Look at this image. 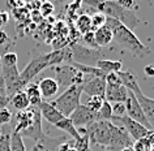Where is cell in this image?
Returning <instances> with one entry per match:
<instances>
[{"mask_svg":"<svg viewBox=\"0 0 154 151\" xmlns=\"http://www.w3.org/2000/svg\"><path fill=\"white\" fill-rule=\"evenodd\" d=\"M69 63L71 61V53L65 50H56V51L48 53H34L28 65L24 68V71L20 73V80L22 86H26L29 82H32L33 78L39 74L43 69L52 67V65Z\"/></svg>","mask_w":154,"mask_h":151,"instance_id":"6da1fadb","label":"cell"},{"mask_svg":"<svg viewBox=\"0 0 154 151\" xmlns=\"http://www.w3.org/2000/svg\"><path fill=\"white\" fill-rule=\"evenodd\" d=\"M82 4L89 7L93 12H101L107 17L115 18L132 32L141 22L132 9L123 8L115 0H82Z\"/></svg>","mask_w":154,"mask_h":151,"instance_id":"7a4b0ae2","label":"cell"},{"mask_svg":"<svg viewBox=\"0 0 154 151\" xmlns=\"http://www.w3.org/2000/svg\"><path fill=\"white\" fill-rule=\"evenodd\" d=\"M105 25L111 29L114 41L116 42L120 47L128 50L133 56L141 57L142 59V57H146L148 55H150V50L138 39L136 37V34H134L132 30H129L128 28H125L124 25H122L118 20L106 16Z\"/></svg>","mask_w":154,"mask_h":151,"instance_id":"3957f363","label":"cell"},{"mask_svg":"<svg viewBox=\"0 0 154 151\" xmlns=\"http://www.w3.org/2000/svg\"><path fill=\"white\" fill-rule=\"evenodd\" d=\"M17 60L18 59L16 52H7L4 56L0 57V63H2L0 77L4 81L9 98L16 92L24 90V86H22L20 80V72L17 69Z\"/></svg>","mask_w":154,"mask_h":151,"instance_id":"277c9868","label":"cell"},{"mask_svg":"<svg viewBox=\"0 0 154 151\" xmlns=\"http://www.w3.org/2000/svg\"><path fill=\"white\" fill-rule=\"evenodd\" d=\"M81 94H82V85H72V86L65 89L57 98L51 100L50 103H51L64 117H69L71 113L80 104Z\"/></svg>","mask_w":154,"mask_h":151,"instance_id":"5b68a950","label":"cell"},{"mask_svg":"<svg viewBox=\"0 0 154 151\" xmlns=\"http://www.w3.org/2000/svg\"><path fill=\"white\" fill-rule=\"evenodd\" d=\"M54 71L56 73L55 80L59 83V87H63L64 90L72 85H84L88 81L86 77L71 63L54 65Z\"/></svg>","mask_w":154,"mask_h":151,"instance_id":"8992f818","label":"cell"},{"mask_svg":"<svg viewBox=\"0 0 154 151\" xmlns=\"http://www.w3.org/2000/svg\"><path fill=\"white\" fill-rule=\"evenodd\" d=\"M111 129L112 122L106 120H98L85 126V131L89 138V142L103 147H109L111 141Z\"/></svg>","mask_w":154,"mask_h":151,"instance_id":"52a82bcc","label":"cell"},{"mask_svg":"<svg viewBox=\"0 0 154 151\" xmlns=\"http://www.w3.org/2000/svg\"><path fill=\"white\" fill-rule=\"evenodd\" d=\"M128 95V89L123 85L118 73L106 74L105 99L109 103H124Z\"/></svg>","mask_w":154,"mask_h":151,"instance_id":"ba28073f","label":"cell"},{"mask_svg":"<svg viewBox=\"0 0 154 151\" xmlns=\"http://www.w3.org/2000/svg\"><path fill=\"white\" fill-rule=\"evenodd\" d=\"M110 121L116 124V125H122L127 130V133L129 134V137L132 141H138V139H141V138H145L150 131L148 128H145L144 125H141L140 122L129 119L127 115L120 116V117H115V116H112Z\"/></svg>","mask_w":154,"mask_h":151,"instance_id":"9c48e42d","label":"cell"},{"mask_svg":"<svg viewBox=\"0 0 154 151\" xmlns=\"http://www.w3.org/2000/svg\"><path fill=\"white\" fill-rule=\"evenodd\" d=\"M124 106H125V115L128 116L129 119L134 120V121L140 122L141 125H144L145 128H148L149 130H152V126H150L149 121L146 120L144 112H142L140 104H138L136 96L133 95L132 91L128 90V95H127V99L124 102Z\"/></svg>","mask_w":154,"mask_h":151,"instance_id":"30bf717a","label":"cell"},{"mask_svg":"<svg viewBox=\"0 0 154 151\" xmlns=\"http://www.w3.org/2000/svg\"><path fill=\"white\" fill-rule=\"evenodd\" d=\"M69 119H71V121L73 122V125L76 128H85L89 124L99 120L97 112L88 110L85 107V104H79L76 110L71 113Z\"/></svg>","mask_w":154,"mask_h":151,"instance_id":"8fae6325","label":"cell"},{"mask_svg":"<svg viewBox=\"0 0 154 151\" xmlns=\"http://www.w3.org/2000/svg\"><path fill=\"white\" fill-rule=\"evenodd\" d=\"M69 53H71V61H75V63L95 67V63L98 61L97 51L94 48H86V47H81L79 44H75L72 46Z\"/></svg>","mask_w":154,"mask_h":151,"instance_id":"7c38bea8","label":"cell"},{"mask_svg":"<svg viewBox=\"0 0 154 151\" xmlns=\"http://www.w3.org/2000/svg\"><path fill=\"white\" fill-rule=\"evenodd\" d=\"M82 92L90 96H103L106 92V77H93L82 85Z\"/></svg>","mask_w":154,"mask_h":151,"instance_id":"4fadbf2b","label":"cell"},{"mask_svg":"<svg viewBox=\"0 0 154 151\" xmlns=\"http://www.w3.org/2000/svg\"><path fill=\"white\" fill-rule=\"evenodd\" d=\"M20 135L22 138L28 137V138L35 139V141L41 139L45 135L43 129H42V116H41V112H39V108L38 107L35 110V113H34V119H33L32 125H30L26 130L22 131V133H20Z\"/></svg>","mask_w":154,"mask_h":151,"instance_id":"5bb4252c","label":"cell"},{"mask_svg":"<svg viewBox=\"0 0 154 151\" xmlns=\"http://www.w3.org/2000/svg\"><path fill=\"white\" fill-rule=\"evenodd\" d=\"M38 87H39L42 99H51L54 98L57 92H59V83L56 82L55 78H51V77H45L42 78L39 82H38Z\"/></svg>","mask_w":154,"mask_h":151,"instance_id":"9a60e30c","label":"cell"},{"mask_svg":"<svg viewBox=\"0 0 154 151\" xmlns=\"http://www.w3.org/2000/svg\"><path fill=\"white\" fill-rule=\"evenodd\" d=\"M38 108H39L41 116L46 120V121H48L51 125H55V124L59 122L61 119H64V116L61 115L51 103L47 102V100H42V103L39 104Z\"/></svg>","mask_w":154,"mask_h":151,"instance_id":"2e32d148","label":"cell"},{"mask_svg":"<svg viewBox=\"0 0 154 151\" xmlns=\"http://www.w3.org/2000/svg\"><path fill=\"white\" fill-rule=\"evenodd\" d=\"M63 142H64L63 138L56 139L43 135L41 139L35 141V145L30 149V151H59V147Z\"/></svg>","mask_w":154,"mask_h":151,"instance_id":"e0dca14e","label":"cell"},{"mask_svg":"<svg viewBox=\"0 0 154 151\" xmlns=\"http://www.w3.org/2000/svg\"><path fill=\"white\" fill-rule=\"evenodd\" d=\"M94 39H95V44H97L98 47H107V46H110L111 42L114 41L112 32H111L110 28L103 25L94 32Z\"/></svg>","mask_w":154,"mask_h":151,"instance_id":"ac0fdd59","label":"cell"},{"mask_svg":"<svg viewBox=\"0 0 154 151\" xmlns=\"http://www.w3.org/2000/svg\"><path fill=\"white\" fill-rule=\"evenodd\" d=\"M24 91L26 96L29 99L30 107H39V104L42 103V95L39 91V87H38V83L35 82H29L26 86L24 87Z\"/></svg>","mask_w":154,"mask_h":151,"instance_id":"d6986e66","label":"cell"},{"mask_svg":"<svg viewBox=\"0 0 154 151\" xmlns=\"http://www.w3.org/2000/svg\"><path fill=\"white\" fill-rule=\"evenodd\" d=\"M122 61L120 60H98L95 63V68H98L105 74L109 73H118L122 71Z\"/></svg>","mask_w":154,"mask_h":151,"instance_id":"ffe728a7","label":"cell"},{"mask_svg":"<svg viewBox=\"0 0 154 151\" xmlns=\"http://www.w3.org/2000/svg\"><path fill=\"white\" fill-rule=\"evenodd\" d=\"M54 126H56L57 129H60V130H63L64 133H67L68 135H71V137L73 139H79L80 138V133H79V130H77V128L73 125V122L71 121V119L69 117H64V119H61L59 122L55 124Z\"/></svg>","mask_w":154,"mask_h":151,"instance_id":"44dd1931","label":"cell"},{"mask_svg":"<svg viewBox=\"0 0 154 151\" xmlns=\"http://www.w3.org/2000/svg\"><path fill=\"white\" fill-rule=\"evenodd\" d=\"M9 102L12 103V106L16 108L17 111H25V110H28V108L30 107L29 99H28V96H26L24 90H21V91L16 92V94H13L12 96H11Z\"/></svg>","mask_w":154,"mask_h":151,"instance_id":"7402d4cb","label":"cell"},{"mask_svg":"<svg viewBox=\"0 0 154 151\" xmlns=\"http://www.w3.org/2000/svg\"><path fill=\"white\" fill-rule=\"evenodd\" d=\"M76 28H77V30H79L80 33L82 34V35H84V34H86V33H89V32H91V21H90V16H89V14L82 13L81 16L77 17Z\"/></svg>","mask_w":154,"mask_h":151,"instance_id":"603a6c76","label":"cell"},{"mask_svg":"<svg viewBox=\"0 0 154 151\" xmlns=\"http://www.w3.org/2000/svg\"><path fill=\"white\" fill-rule=\"evenodd\" d=\"M9 149H11V151H26L24 139H22V137L18 133H14V131L11 133Z\"/></svg>","mask_w":154,"mask_h":151,"instance_id":"cb8c5ba5","label":"cell"},{"mask_svg":"<svg viewBox=\"0 0 154 151\" xmlns=\"http://www.w3.org/2000/svg\"><path fill=\"white\" fill-rule=\"evenodd\" d=\"M105 100L106 99L103 96H89V99L85 103V107L93 112H98L99 108L102 107V104L105 103Z\"/></svg>","mask_w":154,"mask_h":151,"instance_id":"d4e9b609","label":"cell"},{"mask_svg":"<svg viewBox=\"0 0 154 151\" xmlns=\"http://www.w3.org/2000/svg\"><path fill=\"white\" fill-rule=\"evenodd\" d=\"M90 21H91V32H95L97 29H99L101 26L105 25L106 16L101 12H94L90 16Z\"/></svg>","mask_w":154,"mask_h":151,"instance_id":"484cf974","label":"cell"},{"mask_svg":"<svg viewBox=\"0 0 154 151\" xmlns=\"http://www.w3.org/2000/svg\"><path fill=\"white\" fill-rule=\"evenodd\" d=\"M98 119L99 120H106V121H110L111 117H112V112H111V103H109L107 100H105V103L102 104V107L99 108V111L97 112Z\"/></svg>","mask_w":154,"mask_h":151,"instance_id":"4316f807","label":"cell"},{"mask_svg":"<svg viewBox=\"0 0 154 151\" xmlns=\"http://www.w3.org/2000/svg\"><path fill=\"white\" fill-rule=\"evenodd\" d=\"M9 100H11V98H9L8 92H7L4 81H3V78L0 77V110H2V108H5L7 104L9 103Z\"/></svg>","mask_w":154,"mask_h":151,"instance_id":"83f0119b","label":"cell"},{"mask_svg":"<svg viewBox=\"0 0 154 151\" xmlns=\"http://www.w3.org/2000/svg\"><path fill=\"white\" fill-rule=\"evenodd\" d=\"M39 12L43 17H48L55 12V5L51 2H48V0H45V2H42V4L39 7Z\"/></svg>","mask_w":154,"mask_h":151,"instance_id":"f1b7e54d","label":"cell"},{"mask_svg":"<svg viewBox=\"0 0 154 151\" xmlns=\"http://www.w3.org/2000/svg\"><path fill=\"white\" fill-rule=\"evenodd\" d=\"M13 120V113L8 108H2L0 110V125H7Z\"/></svg>","mask_w":154,"mask_h":151,"instance_id":"f546056e","label":"cell"},{"mask_svg":"<svg viewBox=\"0 0 154 151\" xmlns=\"http://www.w3.org/2000/svg\"><path fill=\"white\" fill-rule=\"evenodd\" d=\"M132 147L134 151H152V146L146 141V138H141L138 141H136Z\"/></svg>","mask_w":154,"mask_h":151,"instance_id":"4dcf8cb0","label":"cell"},{"mask_svg":"<svg viewBox=\"0 0 154 151\" xmlns=\"http://www.w3.org/2000/svg\"><path fill=\"white\" fill-rule=\"evenodd\" d=\"M111 112L115 117H120L125 115V106L124 103H111Z\"/></svg>","mask_w":154,"mask_h":151,"instance_id":"1f68e13d","label":"cell"},{"mask_svg":"<svg viewBox=\"0 0 154 151\" xmlns=\"http://www.w3.org/2000/svg\"><path fill=\"white\" fill-rule=\"evenodd\" d=\"M9 143H11V133H3L2 138H0V151H11Z\"/></svg>","mask_w":154,"mask_h":151,"instance_id":"d6a6232c","label":"cell"},{"mask_svg":"<svg viewBox=\"0 0 154 151\" xmlns=\"http://www.w3.org/2000/svg\"><path fill=\"white\" fill-rule=\"evenodd\" d=\"M82 39L84 42L89 46V48H97L98 46L95 44V39H94V32H89V33H86V34H84V37H82Z\"/></svg>","mask_w":154,"mask_h":151,"instance_id":"836d02e7","label":"cell"},{"mask_svg":"<svg viewBox=\"0 0 154 151\" xmlns=\"http://www.w3.org/2000/svg\"><path fill=\"white\" fill-rule=\"evenodd\" d=\"M115 2H116L120 7L125 8V9H132L134 7V4H136L134 0H115Z\"/></svg>","mask_w":154,"mask_h":151,"instance_id":"e575fe53","label":"cell"},{"mask_svg":"<svg viewBox=\"0 0 154 151\" xmlns=\"http://www.w3.org/2000/svg\"><path fill=\"white\" fill-rule=\"evenodd\" d=\"M8 22H9V14H8V12H0V29L4 28Z\"/></svg>","mask_w":154,"mask_h":151,"instance_id":"d590c367","label":"cell"},{"mask_svg":"<svg viewBox=\"0 0 154 151\" xmlns=\"http://www.w3.org/2000/svg\"><path fill=\"white\" fill-rule=\"evenodd\" d=\"M9 41V37H8V34H7L3 29H0V46H3V44H5L7 42Z\"/></svg>","mask_w":154,"mask_h":151,"instance_id":"8d00e7d4","label":"cell"},{"mask_svg":"<svg viewBox=\"0 0 154 151\" xmlns=\"http://www.w3.org/2000/svg\"><path fill=\"white\" fill-rule=\"evenodd\" d=\"M145 73L148 76H154V67L152 65V67H146L145 68Z\"/></svg>","mask_w":154,"mask_h":151,"instance_id":"74e56055","label":"cell"},{"mask_svg":"<svg viewBox=\"0 0 154 151\" xmlns=\"http://www.w3.org/2000/svg\"><path fill=\"white\" fill-rule=\"evenodd\" d=\"M120 151H134V150H133L132 146H129V147H124V149L120 150Z\"/></svg>","mask_w":154,"mask_h":151,"instance_id":"f35d334b","label":"cell"},{"mask_svg":"<svg viewBox=\"0 0 154 151\" xmlns=\"http://www.w3.org/2000/svg\"><path fill=\"white\" fill-rule=\"evenodd\" d=\"M3 133H4V130L2 129V128H0V138H2V135H3Z\"/></svg>","mask_w":154,"mask_h":151,"instance_id":"ab89813d","label":"cell"},{"mask_svg":"<svg viewBox=\"0 0 154 151\" xmlns=\"http://www.w3.org/2000/svg\"><path fill=\"white\" fill-rule=\"evenodd\" d=\"M61 2H73V0H61Z\"/></svg>","mask_w":154,"mask_h":151,"instance_id":"60d3db41","label":"cell"},{"mask_svg":"<svg viewBox=\"0 0 154 151\" xmlns=\"http://www.w3.org/2000/svg\"><path fill=\"white\" fill-rule=\"evenodd\" d=\"M88 151H91V150H88Z\"/></svg>","mask_w":154,"mask_h":151,"instance_id":"b9f144b4","label":"cell"},{"mask_svg":"<svg viewBox=\"0 0 154 151\" xmlns=\"http://www.w3.org/2000/svg\"><path fill=\"white\" fill-rule=\"evenodd\" d=\"M32 2H34V0H32Z\"/></svg>","mask_w":154,"mask_h":151,"instance_id":"7bdbcfd3","label":"cell"},{"mask_svg":"<svg viewBox=\"0 0 154 151\" xmlns=\"http://www.w3.org/2000/svg\"><path fill=\"white\" fill-rule=\"evenodd\" d=\"M153 130H154V129H153Z\"/></svg>","mask_w":154,"mask_h":151,"instance_id":"ee69618b","label":"cell"}]
</instances>
